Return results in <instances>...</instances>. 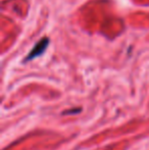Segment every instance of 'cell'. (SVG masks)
Masks as SVG:
<instances>
[{
  "instance_id": "7a4b0ae2",
  "label": "cell",
  "mask_w": 149,
  "mask_h": 150,
  "mask_svg": "<svg viewBox=\"0 0 149 150\" xmlns=\"http://www.w3.org/2000/svg\"><path fill=\"white\" fill-rule=\"evenodd\" d=\"M81 111V108H77V109H71V110H66L64 112V115H72V113H79Z\"/></svg>"
},
{
  "instance_id": "6da1fadb",
  "label": "cell",
  "mask_w": 149,
  "mask_h": 150,
  "mask_svg": "<svg viewBox=\"0 0 149 150\" xmlns=\"http://www.w3.org/2000/svg\"><path fill=\"white\" fill-rule=\"evenodd\" d=\"M48 39H46V38H44V39L40 40L39 43L36 44V46H35L34 48L32 49V51L29 53V55L26 57V61H29V60H32L34 59V58L38 57V56H40L42 53H43L44 51H45V49L47 48L48 46Z\"/></svg>"
}]
</instances>
